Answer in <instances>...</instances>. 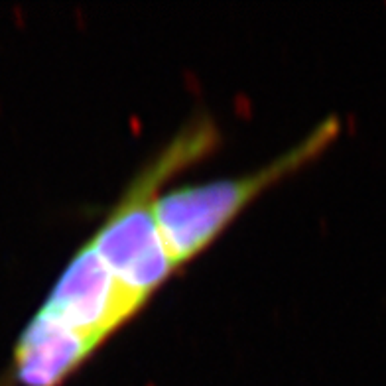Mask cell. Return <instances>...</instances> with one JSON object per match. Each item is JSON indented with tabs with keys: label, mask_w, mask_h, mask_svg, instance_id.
Masks as SVG:
<instances>
[{
	"label": "cell",
	"mask_w": 386,
	"mask_h": 386,
	"mask_svg": "<svg viewBox=\"0 0 386 386\" xmlns=\"http://www.w3.org/2000/svg\"><path fill=\"white\" fill-rule=\"evenodd\" d=\"M217 140V128L207 117L183 126L160 156L150 160L134 178L89 241L117 282L146 302L176 270L152 209L158 190L174 174L205 156Z\"/></svg>",
	"instance_id": "obj_1"
},
{
	"label": "cell",
	"mask_w": 386,
	"mask_h": 386,
	"mask_svg": "<svg viewBox=\"0 0 386 386\" xmlns=\"http://www.w3.org/2000/svg\"><path fill=\"white\" fill-rule=\"evenodd\" d=\"M339 131L337 117H329L305 140L251 176L190 185L158 195L152 209L176 268L203 253L265 190L319 156L337 138Z\"/></svg>",
	"instance_id": "obj_2"
},
{
	"label": "cell",
	"mask_w": 386,
	"mask_h": 386,
	"mask_svg": "<svg viewBox=\"0 0 386 386\" xmlns=\"http://www.w3.org/2000/svg\"><path fill=\"white\" fill-rule=\"evenodd\" d=\"M144 303L117 282L93 244L87 242L73 254L36 315L77 333L96 349Z\"/></svg>",
	"instance_id": "obj_3"
}]
</instances>
